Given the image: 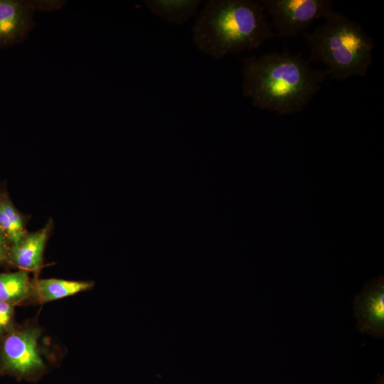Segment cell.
I'll use <instances>...</instances> for the list:
<instances>
[{
  "instance_id": "9",
  "label": "cell",
  "mask_w": 384,
  "mask_h": 384,
  "mask_svg": "<svg viewBox=\"0 0 384 384\" xmlns=\"http://www.w3.org/2000/svg\"><path fill=\"white\" fill-rule=\"evenodd\" d=\"M201 0H147L148 9L170 23L180 25L198 16Z\"/></svg>"
},
{
  "instance_id": "4",
  "label": "cell",
  "mask_w": 384,
  "mask_h": 384,
  "mask_svg": "<svg viewBox=\"0 0 384 384\" xmlns=\"http://www.w3.org/2000/svg\"><path fill=\"white\" fill-rule=\"evenodd\" d=\"M277 36L295 38L333 11L331 0H261Z\"/></svg>"
},
{
  "instance_id": "6",
  "label": "cell",
  "mask_w": 384,
  "mask_h": 384,
  "mask_svg": "<svg viewBox=\"0 0 384 384\" xmlns=\"http://www.w3.org/2000/svg\"><path fill=\"white\" fill-rule=\"evenodd\" d=\"M357 328L377 338L384 336V282L380 276L368 282L353 300Z\"/></svg>"
},
{
  "instance_id": "11",
  "label": "cell",
  "mask_w": 384,
  "mask_h": 384,
  "mask_svg": "<svg viewBox=\"0 0 384 384\" xmlns=\"http://www.w3.org/2000/svg\"><path fill=\"white\" fill-rule=\"evenodd\" d=\"M32 289L26 271L0 274V302L16 305L29 296Z\"/></svg>"
},
{
  "instance_id": "12",
  "label": "cell",
  "mask_w": 384,
  "mask_h": 384,
  "mask_svg": "<svg viewBox=\"0 0 384 384\" xmlns=\"http://www.w3.org/2000/svg\"><path fill=\"white\" fill-rule=\"evenodd\" d=\"M0 208L8 216L16 229L24 235L26 232L24 229L23 219L7 196H1L0 197Z\"/></svg>"
},
{
  "instance_id": "3",
  "label": "cell",
  "mask_w": 384,
  "mask_h": 384,
  "mask_svg": "<svg viewBox=\"0 0 384 384\" xmlns=\"http://www.w3.org/2000/svg\"><path fill=\"white\" fill-rule=\"evenodd\" d=\"M305 33L309 60L321 64L328 77L338 81L365 76L373 62V40L362 26L337 11Z\"/></svg>"
},
{
  "instance_id": "7",
  "label": "cell",
  "mask_w": 384,
  "mask_h": 384,
  "mask_svg": "<svg viewBox=\"0 0 384 384\" xmlns=\"http://www.w3.org/2000/svg\"><path fill=\"white\" fill-rule=\"evenodd\" d=\"M34 3L0 0V46H8L26 37L32 25Z\"/></svg>"
},
{
  "instance_id": "8",
  "label": "cell",
  "mask_w": 384,
  "mask_h": 384,
  "mask_svg": "<svg viewBox=\"0 0 384 384\" xmlns=\"http://www.w3.org/2000/svg\"><path fill=\"white\" fill-rule=\"evenodd\" d=\"M51 228L50 221L41 230L26 233L17 245H11L7 261L21 270L38 272L42 266L43 251Z\"/></svg>"
},
{
  "instance_id": "2",
  "label": "cell",
  "mask_w": 384,
  "mask_h": 384,
  "mask_svg": "<svg viewBox=\"0 0 384 384\" xmlns=\"http://www.w3.org/2000/svg\"><path fill=\"white\" fill-rule=\"evenodd\" d=\"M277 36L260 1L210 0L192 27L196 48L215 60L257 48Z\"/></svg>"
},
{
  "instance_id": "5",
  "label": "cell",
  "mask_w": 384,
  "mask_h": 384,
  "mask_svg": "<svg viewBox=\"0 0 384 384\" xmlns=\"http://www.w3.org/2000/svg\"><path fill=\"white\" fill-rule=\"evenodd\" d=\"M40 331L34 327H14L0 340V373L25 378L41 371L38 350Z\"/></svg>"
},
{
  "instance_id": "13",
  "label": "cell",
  "mask_w": 384,
  "mask_h": 384,
  "mask_svg": "<svg viewBox=\"0 0 384 384\" xmlns=\"http://www.w3.org/2000/svg\"><path fill=\"white\" fill-rule=\"evenodd\" d=\"M14 304L0 302V340L14 327Z\"/></svg>"
},
{
  "instance_id": "15",
  "label": "cell",
  "mask_w": 384,
  "mask_h": 384,
  "mask_svg": "<svg viewBox=\"0 0 384 384\" xmlns=\"http://www.w3.org/2000/svg\"><path fill=\"white\" fill-rule=\"evenodd\" d=\"M375 384H383V375L378 378Z\"/></svg>"
},
{
  "instance_id": "1",
  "label": "cell",
  "mask_w": 384,
  "mask_h": 384,
  "mask_svg": "<svg viewBox=\"0 0 384 384\" xmlns=\"http://www.w3.org/2000/svg\"><path fill=\"white\" fill-rule=\"evenodd\" d=\"M243 95L254 107L280 114L302 111L328 75L301 55L271 52L243 59Z\"/></svg>"
},
{
  "instance_id": "10",
  "label": "cell",
  "mask_w": 384,
  "mask_h": 384,
  "mask_svg": "<svg viewBox=\"0 0 384 384\" xmlns=\"http://www.w3.org/2000/svg\"><path fill=\"white\" fill-rule=\"evenodd\" d=\"M90 282L43 279L32 284V292L41 302H47L73 295L91 288Z\"/></svg>"
},
{
  "instance_id": "14",
  "label": "cell",
  "mask_w": 384,
  "mask_h": 384,
  "mask_svg": "<svg viewBox=\"0 0 384 384\" xmlns=\"http://www.w3.org/2000/svg\"><path fill=\"white\" fill-rule=\"evenodd\" d=\"M11 243L0 228V264L7 261Z\"/></svg>"
}]
</instances>
